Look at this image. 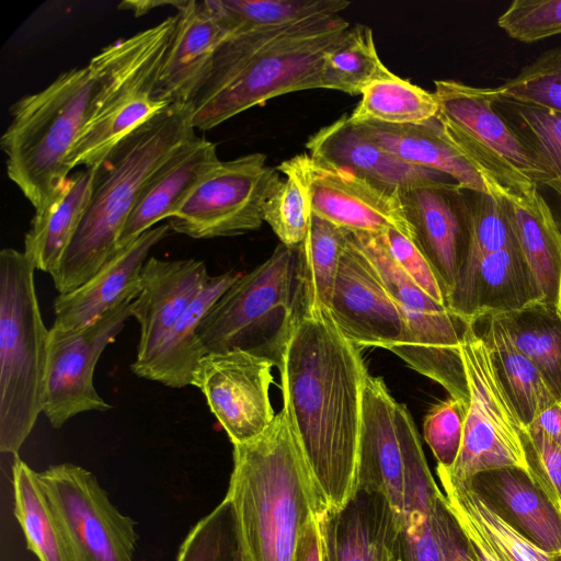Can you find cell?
<instances>
[{
    "label": "cell",
    "mask_w": 561,
    "mask_h": 561,
    "mask_svg": "<svg viewBox=\"0 0 561 561\" xmlns=\"http://www.w3.org/2000/svg\"><path fill=\"white\" fill-rule=\"evenodd\" d=\"M287 410L329 512L358 492L363 388L368 375L360 348L339 329L330 310H307L280 366Z\"/></svg>",
    "instance_id": "obj_1"
},
{
    "label": "cell",
    "mask_w": 561,
    "mask_h": 561,
    "mask_svg": "<svg viewBox=\"0 0 561 561\" xmlns=\"http://www.w3.org/2000/svg\"><path fill=\"white\" fill-rule=\"evenodd\" d=\"M232 446L225 499L236 561H295L309 522L329 507L287 410L257 437Z\"/></svg>",
    "instance_id": "obj_2"
},
{
    "label": "cell",
    "mask_w": 561,
    "mask_h": 561,
    "mask_svg": "<svg viewBox=\"0 0 561 561\" xmlns=\"http://www.w3.org/2000/svg\"><path fill=\"white\" fill-rule=\"evenodd\" d=\"M350 26L330 15L230 35L191 103L194 128L211 129L283 94L322 89L323 56Z\"/></svg>",
    "instance_id": "obj_3"
},
{
    "label": "cell",
    "mask_w": 561,
    "mask_h": 561,
    "mask_svg": "<svg viewBox=\"0 0 561 561\" xmlns=\"http://www.w3.org/2000/svg\"><path fill=\"white\" fill-rule=\"evenodd\" d=\"M191 104H171L122 138L93 165L85 214L57 270L59 294L90 279L118 250L121 232L149 179L186 141L196 137Z\"/></svg>",
    "instance_id": "obj_4"
},
{
    "label": "cell",
    "mask_w": 561,
    "mask_h": 561,
    "mask_svg": "<svg viewBox=\"0 0 561 561\" xmlns=\"http://www.w3.org/2000/svg\"><path fill=\"white\" fill-rule=\"evenodd\" d=\"M99 80L87 65L60 73L43 90L20 98L1 136L8 178L35 209L47 211L69 178L66 161L92 112Z\"/></svg>",
    "instance_id": "obj_5"
},
{
    "label": "cell",
    "mask_w": 561,
    "mask_h": 561,
    "mask_svg": "<svg viewBox=\"0 0 561 561\" xmlns=\"http://www.w3.org/2000/svg\"><path fill=\"white\" fill-rule=\"evenodd\" d=\"M307 310L300 248L279 243L215 302L199 323L197 337L206 354L242 350L278 368Z\"/></svg>",
    "instance_id": "obj_6"
},
{
    "label": "cell",
    "mask_w": 561,
    "mask_h": 561,
    "mask_svg": "<svg viewBox=\"0 0 561 561\" xmlns=\"http://www.w3.org/2000/svg\"><path fill=\"white\" fill-rule=\"evenodd\" d=\"M23 251L0 252V451L18 457L43 412L49 329Z\"/></svg>",
    "instance_id": "obj_7"
},
{
    "label": "cell",
    "mask_w": 561,
    "mask_h": 561,
    "mask_svg": "<svg viewBox=\"0 0 561 561\" xmlns=\"http://www.w3.org/2000/svg\"><path fill=\"white\" fill-rule=\"evenodd\" d=\"M175 15L105 46L89 62L99 80L92 112L66 164L95 165L122 138L169 106L156 96Z\"/></svg>",
    "instance_id": "obj_8"
},
{
    "label": "cell",
    "mask_w": 561,
    "mask_h": 561,
    "mask_svg": "<svg viewBox=\"0 0 561 561\" xmlns=\"http://www.w3.org/2000/svg\"><path fill=\"white\" fill-rule=\"evenodd\" d=\"M402 313L403 339L387 350L436 381L455 399L469 402L461 344L473 322L453 312L419 287L391 255L383 233L350 231Z\"/></svg>",
    "instance_id": "obj_9"
},
{
    "label": "cell",
    "mask_w": 561,
    "mask_h": 561,
    "mask_svg": "<svg viewBox=\"0 0 561 561\" xmlns=\"http://www.w3.org/2000/svg\"><path fill=\"white\" fill-rule=\"evenodd\" d=\"M437 121L447 138L501 196L546 186L548 175L494 106V88L435 80Z\"/></svg>",
    "instance_id": "obj_10"
},
{
    "label": "cell",
    "mask_w": 561,
    "mask_h": 561,
    "mask_svg": "<svg viewBox=\"0 0 561 561\" xmlns=\"http://www.w3.org/2000/svg\"><path fill=\"white\" fill-rule=\"evenodd\" d=\"M469 402L461 448L455 465L443 469L458 481L500 468H516L529 477L523 437L526 426L518 419L473 323L461 344Z\"/></svg>",
    "instance_id": "obj_11"
},
{
    "label": "cell",
    "mask_w": 561,
    "mask_h": 561,
    "mask_svg": "<svg viewBox=\"0 0 561 561\" xmlns=\"http://www.w3.org/2000/svg\"><path fill=\"white\" fill-rule=\"evenodd\" d=\"M280 172L261 152L220 163L169 218L171 230L193 239L233 237L259 229Z\"/></svg>",
    "instance_id": "obj_12"
},
{
    "label": "cell",
    "mask_w": 561,
    "mask_h": 561,
    "mask_svg": "<svg viewBox=\"0 0 561 561\" xmlns=\"http://www.w3.org/2000/svg\"><path fill=\"white\" fill-rule=\"evenodd\" d=\"M39 476L75 561H134L136 523L117 510L91 471L64 462Z\"/></svg>",
    "instance_id": "obj_13"
},
{
    "label": "cell",
    "mask_w": 561,
    "mask_h": 561,
    "mask_svg": "<svg viewBox=\"0 0 561 561\" xmlns=\"http://www.w3.org/2000/svg\"><path fill=\"white\" fill-rule=\"evenodd\" d=\"M129 298L91 323L77 329H49L43 413L54 428L76 415L112 409L96 391L93 375L108 344L131 318Z\"/></svg>",
    "instance_id": "obj_14"
},
{
    "label": "cell",
    "mask_w": 561,
    "mask_h": 561,
    "mask_svg": "<svg viewBox=\"0 0 561 561\" xmlns=\"http://www.w3.org/2000/svg\"><path fill=\"white\" fill-rule=\"evenodd\" d=\"M302 188L311 215L352 232L397 229L413 240L399 191L300 153L278 164Z\"/></svg>",
    "instance_id": "obj_15"
},
{
    "label": "cell",
    "mask_w": 561,
    "mask_h": 561,
    "mask_svg": "<svg viewBox=\"0 0 561 561\" xmlns=\"http://www.w3.org/2000/svg\"><path fill=\"white\" fill-rule=\"evenodd\" d=\"M274 363L242 350L210 352L198 362L192 379L231 444L249 442L275 419L270 388Z\"/></svg>",
    "instance_id": "obj_16"
},
{
    "label": "cell",
    "mask_w": 561,
    "mask_h": 561,
    "mask_svg": "<svg viewBox=\"0 0 561 561\" xmlns=\"http://www.w3.org/2000/svg\"><path fill=\"white\" fill-rule=\"evenodd\" d=\"M413 241L430 262L446 301L456 286L471 242L467 191L439 181L399 192Z\"/></svg>",
    "instance_id": "obj_17"
},
{
    "label": "cell",
    "mask_w": 561,
    "mask_h": 561,
    "mask_svg": "<svg viewBox=\"0 0 561 561\" xmlns=\"http://www.w3.org/2000/svg\"><path fill=\"white\" fill-rule=\"evenodd\" d=\"M330 312L340 331L359 348L387 350L399 343L405 332L399 306L348 230Z\"/></svg>",
    "instance_id": "obj_18"
},
{
    "label": "cell",
    "mask_w": 561,
    "mask_h": 561,
    "mask_svg": "<svg viewBox=\"0 0 561 561\" xmlns=\"http://www.w3.org/2000/svg\"><path fill=\"white\" fill-rule=\"evenodd\" d=\"M397 401L383 379L366 376L358 453V491L380 495L401 531L409 505L408 466L396 423Z\"/></svg>",
    "instance_id": "obj_19"
},
{
    "label": "cell",
    "mask_w": 561,
    "mask_h": 561,
    "mask_svg": "<svg viewBox=\"0 0 561 561\" xmlns=\"http://www.w3.org/2000/svg\"><path fill=\"white\" fill-rule=\"evenodd\" d=\"M204 261L150 256L141 271L140 289L131 302L139 340L131 371L151 360L176 321L209 280Z\"/></svg>",
    "instance_id": "obj_20"
},
{
    "label": "cell",
    "mask_w": 561,
    "mask_h": 561,
    "mask_svg": "<svg viewBox=\"0 0 561 561\" xmlns=\"http://www.w3.org/2000/svg\"><path fill=\"white\" fill-rule=\"evenodd\" d=\"M229 37L204 1L185 0L160 69L156 96L167 105L191 104L205 83L220 44Z\"/></svg>",
    "instance_id": "obj_21"
},
{
    "label": "cell",
    "mask_w": 561,
    "mask_h": 561,
    "mask_svg": "<svg viewBox=\"0 0 561 561\" xmlns=\"http://www.w3.org/2000/svg\"><path fill=\"white\" fill-rule=\"evenodd\" d=\"M171 230L169 224L153 227L119 248L84 284L54 300L53 327L70 330L96 320L140 289V275L150 250Z\"/></svg>",
    "instance_id": "obj_22"
},
{
    "label": "cell",
    "mask_w": 561,
    "mask_h": 561,
    "mask_svg": "<svg viewBox=\"0 0 561 561\" xmlns=\"http://www.w3.org/2000/svg\"><path fill=\"white\" fill-rule=\"evenodd\" d=\"M306 148L324 163L348 170L380 186L405 188L445 181L444 175L413 167L376 144L359 124L342 115L311 135Z\"/></svg>",
    "instance_id": "obj_23"
},
{
    "label": "cell",
    "mask_w": 561,
    "mask_h": 561,
    "mask_svg": "<svg viewBox=\"0 0 561 561\" xmlns=\"http://www.w3.org/2000/svg\"><path fill=\"white\" fill-rule=\"evenodd\" d=\"M219 163L214 142L196 136L183 144L144 186L121 232L117 249L171 218Z\"/></svg>",
    "instance_id": "obj_24"
},
{
    "label": "cell",
    "mask_w": 561,
    "mask_h": 561,
    "mask_svg": "<svg viewBox=\"0 0 561 561\" xmlns=\"http://www.w3.org/2000/svg\"><path fill=\"white\" fill-rule=\"evenodd\" d=\"M399 160L453 179L461 188L500 197L479 169L447 138L437 118L415 125L359 124Z\"/></svg>",
    "instance_id": "obj_25"
},
{
    "label": "cell",
    "mask_w": 561,
    "mask_h": 561,
    "mask_svg": "<svg viewBox=\"0 0 561 561\" xmlns=\"http://www.w3.org/2000/svg\"><path fill=\"white\" fill-rule=\"evenodd\" d=\"M467 482L538 547L551 554L561 553V516L525 471L493 469Z\"/></svg>",
    "instance_id": "obj_26"
},
{
    "label": "cell",
    "mask_w": 561,
    "mask_h": 561,
    "mask_svg": "<svg viewBox=\"0 0 561 561\" xmlns=\"http://www.w3.org/2000/svg\"><path fill=\"white\" fill-rule=\"evenodd\" d=\"M399 535L387 502L378 494L358 491L344 508L324 516L328 561H383Z\"/></svg>",
    "instance_id": "obj_27"
},
{
    "label": "cell",
    "mask_w": 561,
    "mask_h": 561,
    "mask_svg": "<svg viewBox=\"0 0 561 561\" xmlns=\"http://www.w3.org/2000/svg\"><path fill=\"white\" fill-rule=\"evenodd\" d=\"M520 251L545 304L561 311V231L551 207L538 192L504 196Z\"/></svg>",
    "instance_id": "obj_28"
},
{
    "label": "cell",
    "mask_w": 561,
    "mask_h": 561,
    "mask_svg": "<svg viewBox=\"0 0 561 561\" xmlns=\"http://www.w3.org/2000/svg\"><path fill=\"white\" fill-rule=\"evenodd\" d=\"M241 275L240 272L228 271L210 276L151 360L133 373L174 389L191 385L194 370L206 354L198 341L197 328L215 302Z\"/></svg>",
    "instance_id": "obj_29"
},
{
    "label": "cell",
    "mask_w": 561,
    "mask_h": 561,
    "mask_svg": "<svg viewBox=\"0 0 561 561\" xmlns=\"http://www.w3.org/2000/svg\"><path fill=\"white\" fill-rule=\"evenodd\" d=\"M92 181V167L70 174L57 202L34 214L23 252L36 270L49 275L57 270L89 206Z\"/></svg>",
    "instance_id": "obj_30"
},
{
    "label": "cell",
    "mask_w": 561,
    "mask_h": 561,
    "mask_svg": "<svg viewBox=\"0 0 561 561\" xmlns=\"http://www.w3.org/2000/svg\"><path fill=\"white\" fill-rule=\"evenodd\" d=\"M473 328L483 340L495 374L520 422L528 426L556 402L534 364L524 356L492 316L477 319Z\"/></svg>",
    "instance_id": "obj_31"
},
{
    "label": "cell",
    "mask_w": 561,
    "mask_h": 561,
    "mask_svg": "<svg viewBox=\"0 0 561 561\" xmlns=\"http://www.w3.org/2000/svg\"><path fill=\"white\" fill-rule=\"evenodd\" d=\"M11 472L13 512L23 530L27 549L38 561H75L39 472L19 457L14 458Z\"/></svg>",
    "instance_id": "obj_32"
},
{
    "label": "cell",
    "mask_w": 561,
    "mask_h": 561,
    "mask_svg": "<svg viewBox=\"0 0 561 561\" xmlns=\"http://www.w3.org/2000/svg\"><path fill=\"white\" fill-rule=\"evenodd\" d=\"M492 317L561 402V311L540 301Z\"/></svg>",
    "instance_id": "obj_33"
},
{
    "label": "cell",
    "mask_w": 561,
    "mask_h": 561,
    "mask_svg": "<svg viewBox=\"0 0 561 561\" xmlns=\"http://www.w3.org/2000/svg\"><path fill=\"white\" fill-rule=\"evenodd\" d=\"M449 511L466 516L505 561H554L551 554L505 520L467 481H458L436 467Z\"/></svg>",
    "instance_id": "obj_34"
},
{
    "label": "cell",
    "mask_w": 561,
    "mask_h": 561,
    "mask_svg": "<svg viewBox=\"0 0 561 561\" xmlns=\"http://www.w3.org/2000/svg\"><path fill=\"white\" fill-rule=\"evenodd\" d=\"M393 75L378 56L370 27L357 23L324 54L321 82L322 89L362 95L373 82Z\"/></svg>",
    "instance_id": "obj_35"
},
{
    "label": "cell",
    "mask_w": 561,
    "mask_h": 561,
    "mask_svg": "<svg viewBox=\"0 0 561 561\" xmlns=\"http://www.w3.org/2000/svg\"><path fill=\"white\" fill-rule=\"evenodd\" d=\"M206 3L229 36L312 18L339 15L351 4L344 0H206Z\"/></svg>",
    "instance_id": "obj_36"
},
{
    "label": "cell",
    "mask_w": 561,
    "mask_h": 561,
    "mask_svg": "<svg viewBox=\"0 0 561 561\" xmlns=\"http://www.w3.org/2000/svg\"><path fill=\"white\" fill-rule=\"evenodd\" d=\"M437 113L434 92L393 75L365 88L350 118L356 124L415 125L436 118Z\"/></svg>",
    "instance_id": "obj_37"
},
{
    "label": "cell",
    "mask_w": 561,
    "mask_h": 561,
    "mask_svg": "<svg viewBox=\"0 0 561 561\" xmlns=\"http://www.w3.org/2000/svg\"><path fill=\"white\" fill-rule=\"evenodd\" d=\"M347 230L311 215L307 236L299 245L308 310H330Z\"/></svg>",
    "instance_id": "obj_38"
},
{
    "label": "cell",
    "mask_w": 561,
    "mask_h": 561,
    "mask_svg": "<svg viewBox=\"0 0 561 561\" xmlns=\"http://www.w3.org/2000/svg\"><path fill=\"white\" fill-rule=\"evenodd\" d=\"M494 106L547 173L546 186L554 191L561 183V112L497 95Z\"/></svg>",
    "instance_id": "obj_39"
},
{
    "label": "cell",
    "mask_w": 561,
    "mask_h": 561,
    "mask_svg": "<svg viewBox=\"0 0 561 561\" xmlns=\"http://www.w3.org/2000/svg\"><path fill=\"white\" fill-rule=\"evenodd\" d=\"M494 91L503 100L561 112V46L541 53Z\"/></svg>",
    "instance_id": "obj_40"
},
{
    "label": "cell",
    "mask_w": 561,
    "mask_h": 561,
    "mask_svg": "<svg viewBox=\"0 0 561 561\" xmlns=\"http://www.w3.org/2000/svg\"><path fill=\"white\" fill-rule=\"evenodd\" d=\"M176 561H236L231 513L226 499L192 527Z\"/></svg>",
    "instance_id": "obj_41"
},
{
    "label": "cell",
    "mask_w": 561,
    "mask_h": 561,
    "mask_svg": "<svg viewBox=\"0 0 561 561\" xmlns=\"http://www.w3.org/2000/svg\"><path fill=\"white\" fill-rule=\"evenodd\" d=\"M266 221L280 243L298 247L305 240L311 211L299 183L291 176L282 179L263 207Z\"/></svg>",
    "instance_id": "obj_42"
},
{
    "label": "cell",
    "mask_w": 561,
    "mask_h": 561,
    "mask_svg": "<svg viewBox=\"0 0 561 561\" xmlns=\"http://www.w3.org/2000/svg\"><path fill=\"white\" fill-rule=\"evenodd\" d=\"M497 25L508 37L527 44L561 35V0H514Z\"/></svg>",
    "instance_id": "obj_43"
},
{
    "label": "cell",
    "mask_w": 561,
    "mask_h": 561,
    "mask_svg": "<svg viewBox=\"0 0 561 561\" xmlns=\"http://www.w3.org/2000/svg\"><path fill=\"white\" fill-rule=\"evenodd\" d=\"M468 403L449 398L433 405L423 422L424 438L437 466L450 469L459 455Z\"/></svg>",
    "instance_id": "obj_44"
},
{
    "label": "cell",
    "mask_w": 561,
    "mask_h": 561,
    "mask_svg": "<svg viewBox=\"0 0 561 561\" xmlns=\"http://www.w3.org/2000/svg\"><path fill=\"white\" fill-rule=\"evenodd\" d=\"M523 442L529 479L561 516V446L530 425Z\"/></svg>",
    "instance_id": "obj_45"
},
{
    "label": "cell",
    "mask_w": 561,
    "mask_h": 561,
    "mask_svg": "<svg viewBox=\"0 0 561 561\" xmlns=\"http://www.w3.org/2000/svg\"><path fill=\"white\" fill-rule=\"evenodd\" d=\"M438 500L432 513L408 515L400 531L403 561H446L444 537L438 518Z\"/></svg>",
    "instance_id": "obj_46"
},
{
    "label": "cell",
    "mask_w": 561,
    "mask_h": 561,
    "mask_svg": "<svg viewBox=\"0 0 561 561\" xmlns=\"http://www.w3.org/2000/svg\"><path fill=\"white\" fill-rule=\"evenodd\" d=\"M383 237L391 255L410 278L434 300L446 305L435 272L414 241L397 229L387 230Z\"/></svg>",
    "instance_id": "obj_47"
},
{
    "label": "cell",
    "mask_w": 561,
    "mask_h": 561,
    "mask_svg": "<svg viewBox=\"0 0 561 561\" xmlns=\"http://www.w3.org/2000/svg\"><path fill=\"white\" fill-rule=\"evenodd\" d=\"M438 518L446 561H476L467 538L446 506L444 493L438 505Z\"/></svg>",
    "instance_id": "obj_48"
},
{
    "label": "cell",
    "mask_w": 561,
    "mask_h": 561,
    "mask_svg": "<svg viewBox=\"0 0 561 561\" xmlns=\"http://www.w3.org/2000/svg\"><path fill=\"white\" fill-rule=\"evenodd\" d=\"M328 512L309 522L299 541L295 561H328L324 540V516Z\"/></svg>",
    "instance_id": "obj_49"
},
{
    "label": "cell",
    "mask_w": 561,
    "mask_h": 561,
    "mask_svg": "<svg viewBox=\"0 0 561 561\" xmlns=\"http://www.w3.org/2000/svg\"><path fill=\"white\" fill-rule=\"evenodd\" d=\"M449 512L467 538L476 561H505L466 516L458 512Z\"/></svg>",
    "instance_id": "obj_50"
},
{
    "label": "cell",
    "mask_w": 561,
    "mask_h": 561,
    "mask_svg": "<svg viewBox=\"0 0 561 561\" xmlns=\"http://www.w3.org/2000/svg\"><path fill=\"white\" fill-rule=\"evenodd\" d=\"M530 426L536 427L561 446V402L556 401L541 411Z\"/></svg>",
    "instance_id": "obj_51"
},
{
    "label": "cell",
    "mask_w": 561,
    "mask_h": 561,
    "mask_svg": "<svg viewBox=\"0 0 561 561\" xmlns=\"http://www.w3.org/2000/svg\"><path fill=\"white\" fill-rule=\"evenodd\" d=\"M185 0H175V1H153V0H140V1H124L118 4V9L121 10H129L133 11L135 16H140L154 8L163 7V5H172L175 9H179L183 5Z\"/></svg>",
    "instance_id": "obj_52"
},
{
    "label": "cell",
    "mask_w": 561,
    "mask_h": 561,
    "mask_svg": "<svg viewBox=\"0 0 561 561\" xmlns=\"http://www.w3.org/2000/svg\"><path fill=\"white\" fill-rule=\"evenodd\" d=\"M383 561H403L400 551V535L399 539L387 550Z\"/></svg>",
    "instance_id": "obj_53"
},
{
    "label": "cell",
    "mask_w": 561,
    "mask_h": 561,
    "mask_svg": "<svg viewBox=\"0 0 561 561\" xmlns=\"http://www.w3.org/2000/svg\"><path fill=\"white\" fill-rule=\"evenodd\" d=\"M553 192L558 195V205L556 206L554 210L551 211L561 231V183L557 186V188Z\"/></svg>",
    "instance_id": "obj_54"
},
{
    "label": "cell",
    "mask_w": 561,
    "mask_h": 561,
    "mask_svg": "<svg viewBox=\"0 0 561 561\" xmlns=\"http://www.w3.org/2000/svg\"><path fill=\"white\" fill-rule=\"evenodd\" d=\"M554 561H561V553L554 554Z\"/></svg>",
    "instance_id": "obj_55"
}]
</instances>
